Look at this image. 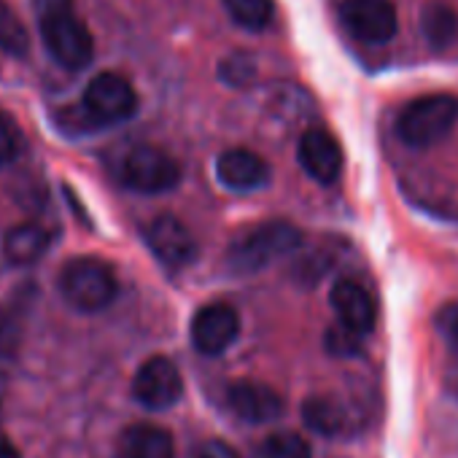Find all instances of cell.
<instances>
[{"label": "cell", "instance_id": "20", "mask_svg": "<svg viewBox=\"0 0 458 458\" xmlns=\"http://www.w3.org/2000/svg\"><path fill=\"white\" fill-rule=\"evenodd\" d=\"M224 6L233 22L246 30H265L276 14L273 0H224Z\"/></svg>", "mask_w": 458, "mask_h": 458}, {"label": "cell", "instance_id": "11", "mask_svg": "<svg viewBox=\"0 0 458 458\" xmlns=\"http://www.w3.org/2000/svg\"><path fill=\"white\" fill-rule=\"evenodd\" d=\"M226 407L238 420L251 423V426H262V423L281 418L284 399L276 388H270L265 383L238 380L226 388Z\"/></svg>", "mask_w": 458, "mask_h": 458}, {"label": "cell", "instance_id": "15", "mask_svg": "<svg viewBox=\"0 0 458 458\" xmlns=\"http://www.w3.org/2000/svg\"><path fill=\"white\" fill-rule=\"evenodd\" d=\"M119 458H175L173 434L154 423H135L119 437Z\"/></svg>", "mask_w": 458, "mask_h": 458}, {"label": "cell", "instance_id": "18", "mask_svg": "<svg viewBox=\"0 0 458 458\" xmlns=\"http://www.w3.org/2000/svg\"><path fill=\"white\" fill-rule=\"evenodd\" d=\"M420 36L431 49H447L458 36V17L445 4H428L420 12Z\"/></svg>", "mask_w": 458, "mask_h": 458}, {"label": "cell", "instance_id": "29", "mask_svg": "<svg viewBox=\"0 0 458 458\" xmlns=\"http://www.w3.org/2000/svg\"><path fill=\"white\" fill-rule=\"evenodd\" d=\"M4 388H6V383H4V375H0V399H4Z\"/></svg>", "mask_w": 458, "mask_h": 458}, {"label": "cell", "instance_id": "28", "mask_svg": "<svg viewBox=\"0 0 458 458\" xmlns=\"http://www.w3.org/2000/svg\"><path fill=\"white\" fill-rule=\"evenodd\" d=\"M0 458H22V455H20V450L12 445V439H9V437H4V434H0Z\"/></svg>", "mask_w": 458, "mask_h": 458}, {"label": "cell", "instance_id": "24", "mask_svg": "<svg viewBox=\"0 0 458 458\" xmlns=\"http://www.w3.org/2000/svg\"><path fill=\"white\" fill-rule=\"evenodd\" d=\"M20 148H22V138L17 122L6 111H0V167L12 165L20 157Z\"/></svg>", "mask_w": 458, "mask_h": 458}, {"label": "cell", "instance_id": "14", "mask_svg": "<svg viewBox=\"0 0 458 458\" xmlns=\"http://www.w3.org/2000/svg\"><path fill=\"white\" fill-rule=\"evenodd\" d=\"M332 308L337 313V321L343 327H348L351 332L356 335H369L375 329V321H377V308H375V300L369 297V292L356 284V281H337L332 286Z\"/></svg>", "mask_w": 458, "mask_h": 458}, {"label": "cell", "instance_id": "23", "mask_svg": "<svg viewBox=\"0 0 458 458\" xmlns=\"http://www.w3.org/2000/svg\"><path fill=\"white\" fill-rule=\"evenodd\" d=\"M20 343H22V324H20V318L12 310L0 308V364L17 356Z\"/></svg>", "mask_w": 458, "mask_h": 458}, {"label": "cell", "instance_id": "25", "mask_svg": "<svg viewBox=\"0 0 458 458\" xmlns=\"http://www.w3.org/2000/svg\"><path fill=\"white\" fill-rule=\"evenodd\" d=\"M327 351L332 356H356L361 351V335L337 324L327 332Z\"/></svg>", "mask_w": 458, "mask_h": 458}, {"label": "cell", "instance_id": "27", "mask_svg": "<svg viewBox=\"0 0 458 458\" xmlns=\"http://www.w3.org/2000/svg\"><path fill=\"white\" fill-rule=\"evenodd\" d=\"M191 458H241V455L235 453L233 445H226V442H221V439H208V442H202V445L194 450Z\"/></svg>", "mask_w": 458, "mask_h": 458}, {"label": "cell", "instance_id": "13", "mask_svg": "<svg viewBox=\"0 0 458 458\" xmlns=\"http://www.w3.org/2000/svg\"><path fill=\"white\" fill-rule=\"evenodd\" d=\"M216 178L229 191H254L267 183L270 165L251 148H229L216 162Z\"/></svg>", "mask_w": 458, "mask_h": 458}, {"label": "cell", "instance_id": "6", "mask_svg": "<svg viewBox=\"0 0 458 458\" xmlns=\"http://www.w3.org/2000/svg\"><path fill=\"white\" fill-rule=\"evenodd\" d=\"M122 181L140 194H162L178 186V162L157 146H135L122 159Z\"/></svg>", "mask_w": 458, "mask_h": 458}, {"label": "cell", "instance_id": "26", "mask_svg": "<svg viewBox=\"0 0 458 458\" xmlns=\"http://www.w3.org/2000/svg\"><path fill=\"white\" fill-rule=\"evenodd\" d=\"M434 324H437V332L445 337V343L453 351H458V302H450V305L439 308Z\"/></svg>", "mask_w": 458, "mask_h": 458}, {"label": "cell", "instance_id": "8", "mask_svg": "<svg viewBox=\"0 0 458 458\" xmlns=\"http://www.w3.org/2000/svg\"><path fill=\"white\" fill-rule=\"evenodd\" d=\"M183 394L178 367L167 356L146 359L132 377V396L146 410H170Z\"/></svg>", "mask_w": 458, "mask_h": 458}, {"label": "cell", "instance_id": "7", "mask_svg": "<svg viewBox=\"0 0 458 458\" xmlns=\"http://www.w3.org/2000/svg\"><path fill=\"white\" fill-rule=\"evenodd\" d=\"M340 20L345 30L364 44H388L399 28L391 0H343Z\"/></svg>", "mask_w": 458, "mask_h": 458}, {"label": "cell", "instance_id": "17", "mask_svg": "<svg viewBox=\"0 0 458 458\" xmlns=\"http://www.w3.org/2000/svg\"><path fill=\"white\" fill-rule=\"evenodd\" d=\"M302 420L321 437H337L348 428V412L337 399L329 396H310L302 404Z\"/></svg>", "mask_w": 458, "mask_h": 458}, {"label": "cell", "instance_id": "2", "mask_svg": "<svg viewBox=\"0 0 458 458\" xmlns=\"http://www.w3.org/2000/svg\"><path fill=\"white\" fill-rule=\"evenodd\" d=\"M300 246H302L300 226H294L292 221L276 218V221H265L241 233L233 241V246H229L226 262L235 273H259L270 267L276 259L294 254Z\"/></svg>", "mask_w": 458, "mask_h": 458}, {"label": "cell", "instance_id": "5", "mask_svg": "<svg viewBox=\"0 0 458 458\" xmlns=\"http://www.w3.org/2000/svg\"><path fill=\"white\" fill-rule=\"evenodd\" d=\"M81 111L92 130L114 127L138 114V92L122 73H98L84 89Z\"/></svg>", "mask_w": 458, "mask_h": 458}, {"label": "cell", "instance_id": "1", "mask_svg": "<svg viewBox=\"0 0 458 458\" xmlns=\"http://www.w3.org/2000/svg\"><path fill=\"white\" fill-rule=\"evenodd\" d=\"M38 30L49 57L65 71H84L95 57V41L73 0H33Z\"/></svg>", "mask_w": 458, "mask_h": 458}, {"label": "cell", "instance_id": "21", "mask_svg": "<svg viewBox=\"0 0 458 458\" xmlns=\"http://www.w3.org/2000/svg\"><path fill=\"white\" fill-rule=\"evenodd\" d=\"M254 458H313V450L297 431H276L259 442Z\"/></svg>", "mask_w": 458, "mask_h": 458}, {"label": "cell", "instance_id": "4", "mask_svg": "<svg viewBox=\"0 0 458 458\" xmlns=\"http://www.w3.org/2000/svg\"><path fill=\"white\" fill-rule=\"evenodd\" d=\"M458 122V98L455 95H426L404 106L396 119V132L410 148H431L442 143Z\"/></svg>", "mask_w": 458, "mask_h": 458}, {"label": "cell", "instance_id": "10", "mask_svg": "<svg viewBox=\"0 0 458 458\" xmlns=\"http://www.w3.org/2000/svg\"><path fill=\"white\" fill-rule=\"evenodd\" d=\"M146 243L154 251V257L170 270L189 267L197 259L194 235L189 233V226L181 218H175L170 213L151 218V224L146 226Z\"/></svg>", "mask_w": 458, "mask_h": 458}, {"label": "cell", "instance_id": "22", "mask_svg": "<svg viewBox=\"0 0 458 458\" xmlns=\"http://www.w3.org/2000/svg\"><path fill=\"white\" fill-rule=\"evenodd\" d=\"M218 76L229 87H249L257 76V65L249 55H233L218 65Z\"/></svg>", "mask_w": 458, "mask_h": 458}, {"label": "cell", "instance_id": "9", "mask_svg": "<svg viewBox=\"0 0 458 458\" xmlns=\"http://www.w3.org/2000/svg\"><path fill=\"white\" fill-rule=\"evenodd\" d=\"M241 335V316L233 305L210 302L191 318V345L202 356H221Z\"/></svg>", "mask_w": 458, "mask_h": 458}, {"label": "cell", "instance_id": "3", "mask_svg": "<svg viewBox=\"0 0 458 458\" xmlns=\"http://www.w3.org/2000/svg\"><path fill=\"white\" fill-rule=\"evenodd\" d=\"M57 289L63 300L81 313H100L119 294V284L111 265L98 257H76L65 262L57 276Z\"/></svg>", "mask_w": 458, "mask_h": 458}, {"label": "cell", "instance_id": "16", "mask_svg": "<svg viewBox=\"0 0 458 458\" xmlns=\"http://www.w3.org/2000/svg\"><path fill=\"white\" fill-rule=\"evenodd\" d=\"M49 243H52V235L44 224L25 221V224H17L14 229H9V235L4 241V251L12 265L28 267V265H36L47 254Z\"/></svg>", "mask_w": 458, "mask_h": 458}, {"label": "cell", "instance_id": "19", "mask_svg": "<svg viewBox=\"0 0 458 458\" xmlns=\"http://www.w3.org/2000/svg\"><path fill=\"white\" fill-rule=\"evenodd\" d=\"M0 52L9 57H28L30 52V33L6 0H0Z\"/></svg>", "mask_w": 458, "mask_h": 458}, {"label": "cell", "instance_id": "12", "mask_svg": "<svg viewBox=\"0 0 458 458\" xmlns=\"http://www.w3.org/2000/svg\"><path fill=\"white\" fill-rule=\"evenodd\" d=\"M297 157L302 170L318 183H335L343 170V148L327 130H308L300 138Z\"/></svg>", "mask_w": 458, "mask_h": 458}]
</instances>
